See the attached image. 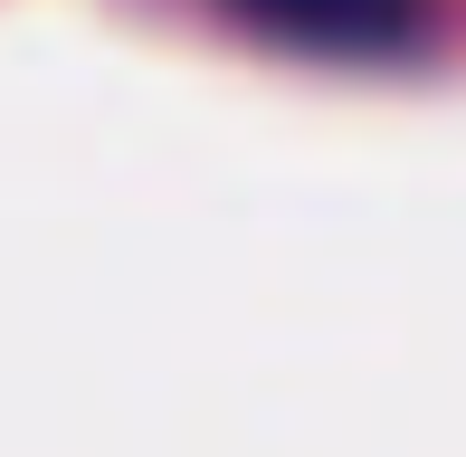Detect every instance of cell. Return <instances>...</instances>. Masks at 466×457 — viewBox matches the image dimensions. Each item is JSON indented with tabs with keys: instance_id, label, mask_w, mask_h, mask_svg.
I'll list each match as a JSON object with an SVG mask.
<instances>
[{
	"instance_id": "cell-1",
	"label": "cell",
	"mask_w": 466,
	"mask_h": 457,
	"mask_svg": "<svg viewBox=\"0 0 466 457\" xmlns=\"http://www.w3.org/2000/svg\"><path fill=\"white\" fill-rule=\"evenodd\" d=\"M219 10H238L248 29L314 48V57H400L429 29L419 0H219Z\"/></svg>"
}]
</instances>
